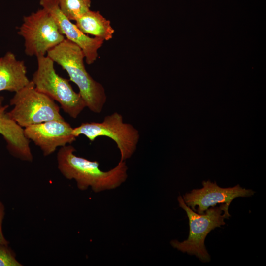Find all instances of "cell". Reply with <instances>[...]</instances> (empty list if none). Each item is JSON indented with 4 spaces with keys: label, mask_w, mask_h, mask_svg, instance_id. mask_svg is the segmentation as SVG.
<instances>
[{
    "label": "cell",
    "mask_w": 266,
    "mask_h": 266,
    "mask_svg": "<svg viewBox=\"0 0 266 266\" xmlns=\"http://www.w3.org/2000/svg\"><path fill=\"white\" fill-rule=\"evenodd\" d=\"M75 151L71 145L61 147L57 160L60 172L66 179H74L79 189L85 190L90 187L98 193L116 188L126 181L128 167L125 161H120L115 167L103 171L99 168L98 162L77 156Z\"/></svg>",
    "instance_id": "cell-1"
},
{
    "label": "cell",
    "mask_w": 266,
    "mask_h": 266,
    "mask_svg": "<svg viewBox=\"0 0 266 266\" xmlns=\"http://www.w3.org/2000/svg\"><path fill=\"white\" fill-rule=\"evenodd\" d=\"M47 56L66 71L70 80L77 86L86 106L95 113H100L106 101L105 90L87 71L81 49L65 38L50 50Z\"/></svg>",
    "instance_id": "cell-2"
},
{
    "label": "cell",
    "mask_w": 266,
    "mask_h": 266,
    "mask_svg": "<svg viewBox=\"0 0 266 266\" xmlns=\"http://www.w3.org/2000/svg\"><path fill=\"white\" fill-rule=\"evenodd\" d=\"M179 206L186 212L190 226L188 239L182 242L172 240L170 244L173 247L190 255H194L203 262L210 260L204 241L210 231L217 227L224 225L225 219H229V206L221 203L219 206L211 207L202 214L196 213L185 203L183 198L179 196Z\"/></svg>",
    "instance_id": "cell-3"
},
{
    "label": "cell",
    "mask_w": 266,
    "mask_h": 266,
    "mask_svg": "<svg viewBox=\"0 0 266 266\" xmlns=\"http://www.w3.org/2000/svg\"><path fill=\"white\" fill-rule=\"evenodd\" d=\"M36 58L37 68L32 80L35 89L59 102L71 118H76L86 107L81 96L73 90L68 80L56 73L51 58L47 56Z\"/></svg>",
    "instance_id": "cell-4"
},
{
    "label": "cell",
    "mask_w": 266,
    "mask_h": 266,
    "mask_svg": "<svg viewBox=\"0 0 266 266\" xmlns=\"http://www.w3.org/2000/svg\"><path fill=\"white\" fill-rule=\"evenodd\" d=\"M10 104L14 107L8 113L21 127L52 120H64L54 100L37 91L32 80L15 93Z\"/></svg>",
    "instance_id": "cell-5"
},
{
    "label": "cell",
    "mask_w": 266,
    "mask_h": 266,
    "mask_svg": "<svg viewBox=\"0 0 266 266\" xmlns=\"http://www.w3.org/2000/svg\"><path fill=\"white\" fill-rule=\"evenodd\" d=\"M17 33L24 40V51L29 56H45L66 38L52 15L41 8L24 16Z\"/></svg>",
    "instance_id": "cell-6"
},
{
    "label": "cell",
    "mask_w": 266,
    "mask_h": 266,
    "mask_svg": "<svg viewBox=\"0 0 266 266\" xmlns=\"http://www.w3.org/2000/svg\"><path fill=\"white\" fill-rule=\"evenodd\" d=\"M73 134L76 137L84 135L91 142L100 136L110 138L120 151L121 161L133 154L140 136L138 131L132 125L124 123L123 116L118 112L105 116L101 122L83 123L73 128Z\"/></svg>",
    "instance_id": "cell-7"
},
{
    "label": "cell",
    "mask_w": 266,
    "mask_h": 266,
    "mask_svg": "<svg viewBox=\"0 0 266 266\" xmlns=\"http://www.w3.org/2000/svg\"><path fill=\"white\" fill-rule=\"evenodd\" d=\"M203 187L193 189L183 196L186 205L194 211L203 214L210 207L224 203L229 206L232 201L237 197H250L254 194L251 189L242 188L239 185L233 187L221 188L216 182L203 181Z\"/></svg>",
    "instance_id": "cell-8"
},
{
    "label": "cell",
    "mask_w": 266,
    "mask_h": 266,
    "mask_svg": "<svg viewBox=\"0 0 266 266\" xmlns=\"http://www.w3.org/2000/svg\"><path fill=\"white\" fill-rule=\"evenodd\" d=\"M73 130L65 120H52L28 126L24 129V133L47 156L54 153L58 147L70 144L76 140Z\"/></svg>",
    "instance_id": "cell-9"
},
{
    "label": "cell",
    "mask_w": 266,
    "mask_h": 266,
    "mask_svg": "<svg viewBox=\"0 0 266 266\" xmlns=\"http://www.w3.org/2000/svg\"><path fill=\"white\" fill-rule=\"evenodd\" d=\"M39 4L52 15L66 38L81 49L86 63L93 64L97 60L98 51L102 46L104 40L98 37H90L84 33L63 14L57 0H40Z\"/></svg>",
    "instance_id": "cell-10"
},
{
    "label": "cell",
    "mask_w": 266,
    "mask_h": 266,
    "mask_svg": "<svg viewBox=\"0 0 266 266\" xmlns=\"http://www.w3.org/2000/svg\"><path fill=\"white\" fill-rule=\"evenodd\" d=\"M4 98L0 96V134L7 144L9 152L22 161L32 162L33 156L30 141L24 133V129L10 116L8 105L3 103Z\"/></svg>",
    "instance_id": "cell-11"
},
{
    "label": "cell",
    "mask_w": 266,
    "mask_h": 266,
    "mask_svg": "<svg viewBox=\"0 0 266 266\" xmlns=\"http://www.w3.org/2000/svg\"><path fill=\"white\" fill-rule=\"evenodd\" d=\"M27 73L24 61L18 60L13 53L6 52L0 57V92L15 93L25 87L31 81Z\"/></svg>",
    "instance_id": "cell-12"
},
{
    "label": "cell",
    "mask_w": 266,
    "mask_h": 266,
    "mask_svg": "<svg viewBox=\"0 0 266 266\" xmlns=\"http://www.w3.org/2000/svg\"><path fill=\"white\" fill-rule=\"evenodd\" d=\"M76 25L85 34L109 40L113 37L114 30L110 21L98 11L89 10L75 20Z\"/></svg>",
    "instance_id": "cell-13"
},
{
    "label": "cell",
    "mask_w": 266,
    "mask_h": 266,
    "mask_svg": "<svg viewBox=\"0 0 266 266\" xmlns=\"http://www.w3.org/2000/svg\"><path fill=\"white\" fill-rule=\"evenodd\" d=\"M63 14L69 20L75 21L90 10L91 0H57Z\"/></svg>",
    "instance_id": "cell-14"
},
{
    "label": "cell",
    "mask_w": 266,
    "mask_h": 266,
    "mask_svg": "<svg viewBox=\"0 0 266 266\" xmlns=\"http://www.w3.org/2000/svg\"><path fill=\"white\" fill-rule=\"evenodd\" d=\"M8 245L0 243V266H23L17 260L14 252Z\"/></svg>",
    "instance_id": "cell-15"
},
{
    "label": "cell",
    "mask_w": 266,
    "mask_h": 266,
    "mask_svg": "<svg viewBox=\"0 0 266 266\" xmlns=\"http://www.w3.org/2000/svg\"><path fill=\"white\" fill-rule=\"evenodd\" d=\"M5 215V208L2 202L0 201V243L8 244V241L5 239L2 232V222Z\"/></svg>",
    "instance_id": "cell-16"
}]
</instances>
